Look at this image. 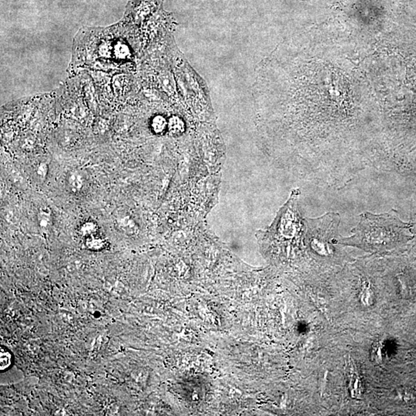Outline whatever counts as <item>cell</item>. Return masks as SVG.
Here are the masks:
<instances>
[{"label":"cell","instance_id":"1","mask_svg":"<svg viewBox=\"0 0 416 416\" xmlns=\"http://www.w3.org/2000/svg\"><path fill=\"white\" fill-rule=\"evenodd\" d=\"M359 217L352 234L339 237L338 244L382 255L398 249L414 237L413 224L402 221L394 209L379 214L364 212Z\"/></svg>","mask_w":416,"mask_h":416},{"label":"cell","instance_id":"2","mask_svg":"<svg viewBox=\"0 0 416 416\" xmlns=\"http://www.w3.org/2000/svg\"><path fill=\"white\" fill-rule=\"evenodd\" d=\"M339 213H325L317 218L305 220V227L310 235V245L313 251L320 256H329L333 253V244H338L336 233L340 224Z\"/></svg>","mask_w":416,"mask_h":416},{"label":"cell","instance_id":"3","mask_svg":"<svg viewBox=\"0 0 416 416\" xmlns=\"http://www.w3.org/2000/svg\"><path fill=\"white\" fill-rule=\"evenodd\" d=\"M113 224H114L115 228L118 232L125 234H134L138 230V227L136 225L133 217H131L130 214H129L128 212L124 210H120L116 212L114 218H113Z\"/></svg>","mask_w":416,"mask_h":416},{"label":"cell","instance_id":"4","mask_svg":"<svg viewBox=\"0 0 416 416\" xmlns=\"http://www.w3.org/2000/svg\"><path fill=\"white\" fill-rule=\"evenodd\" d=\"M348 387L350 393L354 398H361L363 393V385L361 380L360 375L358 372L356 367L352 363V359L348 363Z\"/></svg>","mask_w":416,"mask_h":416},{"label":"cell","instance_id":"5","mask_svg":"<svg viewBox=\"0 0 416 416\" xmlns=\"http://www.w3.org/2000/svg\"><path fill=\"white\" fill-rule=\"evenodd\" d=\"M67 187L73 194H79L85 186V179L83 174L78 170H73L68 173L66 179Z\"/></svg>","mask_w":416,"mask_h":416},{"label":"cell","instance_id":"6","mask_svg":"<svg viewBox=\"0 0 416 416\" xmlns=\"http://www.w3.org/2000/svg\"><path fill=\"white\" fill-rule=\"evenodd\" d=\"M37 222L39 228L47 232L52 224V212L47 207H42L37 213Z\"/></svg>","mask_w":416,"mask_h":416},{"label":"cell","instance_id":"7","mask_svg":"<svg viewBox=\"0 0 416 416\" xmlns=\"http://www.w3.org/2000/svg\"><path fill=\"white\" fill-rule=\"evenodd\" d=\"M85 245L88 249L91 251H101L106 247L107 242L105 239L100 237L97 234L92 235L90 237H86Z\"/></svg>","mask_w":416,"mask_h":416},{"label":"cell","instance_id":"8","mask_svg":"<svg viewBox=\"0 0 416 416\" xmlns=\"http://www.w3.org/2000/svg\"><path fill=\"white\" fill-rule=\"evenodd\" d=\"M361 302L364 306H370L373 304L374 294L369 282H364L362 285L360 291Z\"/></svg>","mask_w":416,"mask_h":416},{"label":"cell","instance_id":"9","mask_svg":"<svg viewBox=\"0 0 416 416\" xmlns=\"http://www.w3.org/2000/svg\"><path fill=\"white\" fill-rule=\"evenodd\" d=\"M98 226L95 222L92 221H87L83 222L79 226V232L82 236L86 237H90L92 235L97 234Z\"/></svg>","mask_w":416,"mask_h":416},{"label":"cell","instance_id":"10","mask_svg":"<svg viewBox=\"0 0 416 416\" xmlns=\"http://www.w3.org/2000/svg\"><path fill=\"white\" fill-rule=\"evenodd\" d=\"M386 352H385V344L382 341H377L374 344L373 348H372V353L371 356L373 359L374 362L379 364H382L384 359Z\"/></svg>","mask_w":416,"mask_h":416},{"label":"cell","instance_id":"11","mask_svg":"<svg viewBox=\"0 0 416 416\" xmlns=\"http://www.w3.org/2000/svg\"><path fill=\"white\" fill-rule=\"evenodd\" d=\"M169 123L167 124L165 119L163 118L161 116H157L155 117L154 120H152V130L156 134H160L163 133L167 128H168Z\"/></svg>","mask_w":416,"mask_h":416},{"label":"cell","instance_id":"12","mask_svg":"<svg viewBox=\"0 0 416 416\" xmlns=\"http://www.w3.org/2000/svg\"><path fill=\"white\" fill-rule=\"evenodd\" d=\"M48 165L47 163H40L35 169V176L40 182H44L48 174Z\"/></svg>","mask_w":416,"mask_h":416},{"label":"cell","instance_id":"13","mask_svg":"<svg viewBox=\"0 0 416 416\" xmlns=\"http://www.w3.org/2000/svg\"><path fill=\"white\" fill-rule=\"evenodd\" d=\"M0 363H1V369L3 370L8 368L10 365L11 356L8 352H1L0 355Z\"/></svg>","mask_w":416,"mask_h":416}]
</instances>
